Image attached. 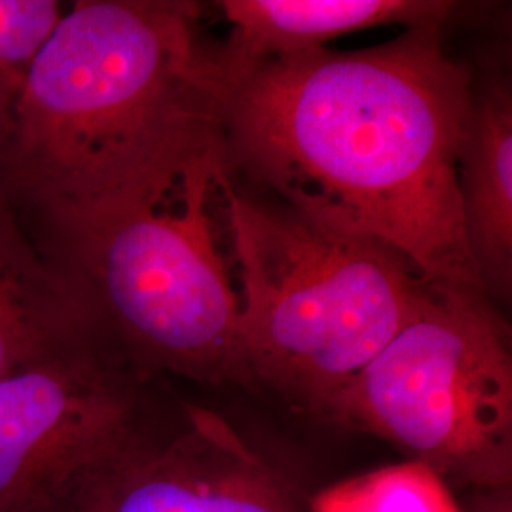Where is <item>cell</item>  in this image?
<instances>
[{
    "mask_svg": "<svg viewBox=\"0 0 512 512\" xmlns=\"http://www.w3.org/2000/svg\"><path fill=\"white\" fill-rule=\"evenodd\" d=\"M215 63L230 169L306 219L382 243L433 283L486 294L458 175L475 84L446 54L442 25L355 52Z\"/></svg>",
    "mask_w": 512,
    "mask_h": 512,
    "instance_id": "6da1fadb",
    "label": "cell"
},
{
    "mask_svg": "<svg viewBox=\"0 0 512 512\" xmlns=\"http://www.w3.org/2000/svg\"><path fill=\"white\" fill-rule=\"evenodd\" d=\"M217 84L200 4L74 2L0 143V186L42 215L112 196L219 137Z\"/></svg>",
    "mask_w": 512,
    "mask_h": 512,
    "instance_id": "7a4b0ae2",
    "label": "cell"
},
{
    "mask_svg": "<svg viewBox=\"0 0 512 512\" xmlns=\"http://www.w3.org/2000/svg\"><path fill=\"white\" fill-rule=\"evenodd\" d=\"M222 137L97 202L44 215L95 321L152 376L247 385Z\"/></svg>",
    "mask_w": 512,
    "mask_h": 512,
    "instance_id": "3957f363",
    "label": "cell"
},
{
    "mask_svg": "<svg viewBox=\"0 0 512 512\" xmlns=\"http://www.w3.org/2000/svg\"><path fill=\"white\" fill-rule=\"evenodd\" d=\"M253 385L329 421L366 365L420 310L433 281L374 239L317 224L224 186Z\"/></svg>",
    "mask_w": 512,
    "mask_h": 512,
    "instance_id": "277c9868",
    "label": "cell"
},
{
    "mask_svg": "<svg viewBox=\"0 0 512 512\" xmlns=\"http://www.w3.org/2000/svg\"><path fill=\"white\" fill-rule=\"evenodd\" d=\"M456 492L512 486L511 330L486 294L433 283L330 412Z\"/></svg>",
    "mask_w": 512,
    "mask_h": 512,
    "instance_id": "5b68a950",
    "label": "cell"
},
{
    "mask_svg": "<svg viewBox=\"0 0 512 512\" xmlns=\"http://www.w3.org/2000/svg\"><path fill=\"white\" fill-rule=\"evenodd\" d=\"M99 325L0 380V512H71L114 459L177 414Z\"/></svg>",
    "mask_w": 512,
    "mask_h": 512,
    "instance_id": "8992f818",
    "label": "cell"
},
{
    "mask_svg": "<svg viewBox=\"0 0 512 512\" xmlns=\"http://www.w3.org/2000/svg\"><path fill=\"white\" fill-rule=\"evenodd\" d=\"M71 512H310V495L232 423L183 404L95 476Z\"/></svg>",
    "mask_w": 512,
    "mask_h": 512,
    "instance_id": "52a82bcc",
    "label": "cell"
},
{
    "mask_svg": "<svg viewBox=\"0 0 512 512\" xmlns=\"http://www.w3.org/2000/svg\"><path fill=\"white\" fill-rule=\"evenodd\" d=\"M230 40L215 50L224 65L325 48L334 38L387 25H444L458 10L442 0H224Z\"/></svg>",
    "mask_w": 512,
    "mask_h": 512,
    "instance_id": "ba28073f",
    "label": "cell"
},
{
    "mask_svg": "<svg viewBox=\"0 0 512 512\" xmlns=\"http://www.w3.org/2000/svg\"><path fill=\"white\" fill-rule=\"evenodd\" d=\"M93 325L82 294L23 230L0 186V380Z\"/></svg>",
    "mask_w": 512,
    "mask_h": 512,
    "instance_id": "9c48e42d",
    "label": "cell"
},
{
    "mask_svg": "<svg viewBox=\"0 0 512 512\" xmlns=\"http://www.w3.org/2000/svg\"><path fill=\"white\" fill-rule=\"evenodd\" d=\"M465 234L488 296L512 285V97L503 82L475 92L459 154Z\"/></svg>",
    "mask_w": 512,
    "mask_h": 512,
    "instance_id": "30bf717a",
    "label": "cell"
},
{
    "mask_svg": "<svg viewBox=\"0 0 512 512\" xmlns=\"http://www.w3.org/2000/svg\"><path fill=\"white\" fill-rule=\"evenodd\" d=\"M310 512H461L456 494L418 461L351 476L310 495Z\"/></svg>",
    "mask_w": 512,
    "mask_h": 512,
    "instance_id": "8fae6325",
    "label": "cell"
},
{
    "mask_svg": "<svg viewBox=\"0 0 512 512\" xmlns=\"http://www.w3.org/2000/svg\"><path fill=\"white\" fill-rule=\"evenodd\" d=\"M65 10L57 0H0V143L38 54Z\"/></svg>",
    "mask_w": 512,
    "mask_h": 512,
    "instance_id": "7c38bea8",
    "label": "cell"
},
{
    "mask_svg": "<svg viewBox=\"0 0 512 512\" xmlns=\"http://www.w3.org/2000/svg\"><path fill=\"white\" fill-rule=\"evenodd\" d=\"M463 495L465 497L459 503L461 512H512V486L495 490H471Z\"/></svg>",
    "mask_w": 512,
    "mask_h": 512,
    "instance_id": "4fadbf2b",
    "label": "cell"
}]
</instances>
